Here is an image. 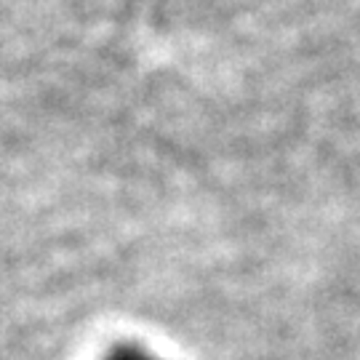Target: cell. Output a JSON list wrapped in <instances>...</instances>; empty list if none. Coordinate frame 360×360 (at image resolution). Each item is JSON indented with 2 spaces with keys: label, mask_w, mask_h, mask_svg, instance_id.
Returning <instances> with one entry per match:
<instances>
[{
  "label": "cell",
  "mask_w": 360,
  "mask_h": 360,
  "mask_svg": "<svg viewBox=\"0 0 360 360\" xmlns=\"http://www.w3.org/2000/svg\"><path fill=\"white\" fill-rule=\"evenodd\" d=\"M107 360H155V358L136 347H120V349H115Z\"/></svg>",
  "instance_id": "1"
}]
</instances>
